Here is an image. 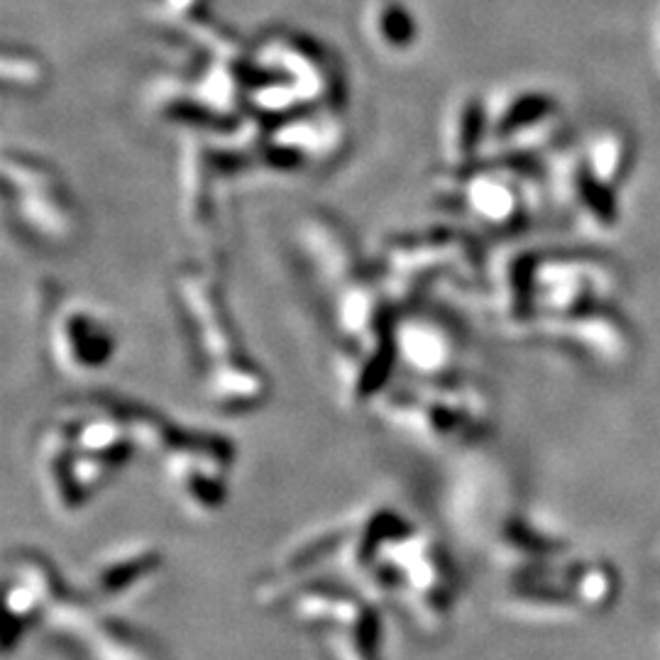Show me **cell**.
<instances>
[{
	"mask_svg": "<svg viewBox=\"0 0 660 660\" xmlns=\"http://www.w3.org/2000/svg\"><path fill=\"white\" fill-rule=\"evenodd\" d=\"M162 570V555L148 549H122L101 558L91 570V600L103 604L135 597Z\"/></svg>",
	"mask_w": 660,
	"mask_h": 660,
	"instance_id": "cell-2",
	"label": "cell"
},
{
	"mask_svg": "<svg viewBox=\"0 0 660 660\" xmlns=\"http://www.w3.org/2000/svg\"><path fill=\"white\" fill-rule=\"evenodd\" d=\"M294 614L321 628L330 660H377L379 626L363 597L311 587L296 597Z\"/></svg>",
	"mask_w": 660,
	"mask_h": 660,
	"instance_id": "cell-1",
	"label": "cell"
}]
</instances>
